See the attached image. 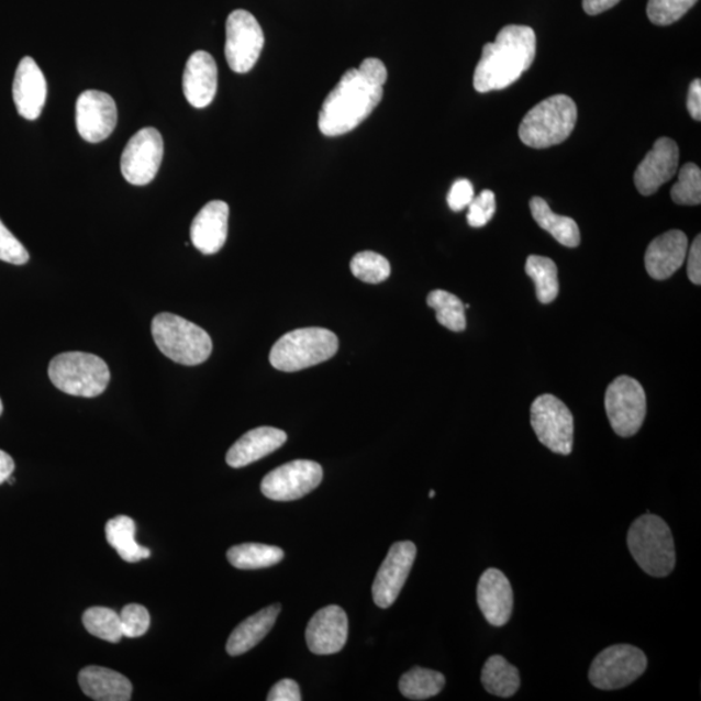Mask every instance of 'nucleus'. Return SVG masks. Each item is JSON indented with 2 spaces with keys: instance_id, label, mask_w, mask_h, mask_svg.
<instances>
[{
  "instance_id": "nucleus-1",
  "label": "nucleus",
  "mask_w": 701,
  "mask_h": 701,
  "mask_svg": "<svg viewBox=\"0 0 701 701\" xmlns=\"http://www.w3.org/2000/svg\"><path fill=\"white\" fill-rule=\"evenodd\" d=\"M386 80L388 69L376 57H368L359 68L348 69L321 107V133L338 137L353 132L381 103Z\"/></svg>"
},
{
  "instance_id": "nucleus-2",
  "label": "nucleus",
  "mask_w": 701,
  "mask_h": 701,
  "mask_svg": "<svg viewBox=\"0 0 701 701\" xmlns=\"http://www.w3.org/2000/svg\"><path fill=\"white\" fill-rule=\"evenodd\" d=\"M535 55L536 35L531 26H504L496 42L483 46L475 71V89L482 94L507 89L532 67Z\"/></svg>"
},
{
  "instance_id": "nucleus-3",
  "label": "nucleus",
  "mask_w": 701,
  "mask_h": 701,
  "mask_svg": "<svg viewBox=\"0 0 701 701\" xmlns=\"http://www.w3.org/2000/svg\"><path fill=\"white\" fill-rule=\"evenodd\" d=\"M627 546L636 564L649 576L667 577L676 567L674 534L667 522L655 514H643L633 522Z\"/></svg>"
},
{
  "instance_id": "nucleus-4",
  "label": "nucleus",
  "mask_w": 701,
  "mask_h": 701,
  "mask_svg": "<svg viewBox=\"0 0 701 701\" xmlns=\"http://www.w3.org/2000/svg\"><path fill=\"white\" fill-rule=\"evenodd\" d=\"M577 119L574 99L561 94L549 97L526 113L519 127V137L532 148L560 145L574 133Z\"/></svg>"
},
{
  "instance_id": "nucleus-5",
  "label": "nucleus",
  "mask_w": 701,
  "mask_h": 701,
  "mask_svg": "<svg viewBox=\"0 0 701 701\" xmlns=\"http://www.w3.org/2000/svg\"><path fill=\"white\" fill-rule=\"evenodd\" d=\"M153 337L157 348L177 364L194 365L209 360L212 340L204 329L174 313H159L153 320Z\"/></svg>"
},
{
  "instance_id": "nucleus-6",
  "label": "nucleus",
  "mask_w": 701,
  "mask_h": 701,
  "mask_svg": "<svg viewBox=\"0 0 701 701\" xmlns=\"http://www.w3.org/2000/svg\"><path fill=\"white\" fill-rule=\"evenodd\" d=\"M338 348L337 335L327 329H297L276 342L269 361L277 370L292 374L332 359Z\"/></svg>"
},
{
  "instance_id": "nucleus-7",
  "label": "nucleus",
  "mask_w": 701,
  "mask_h": 701,
  "mask_svg": "<svg viewBox=\"0 0 701 701\" xmlns=\"http://www.w3.org/2000/svg\"><path fill=\"white\" fill-rule=\"evenodd\" d=\"M48 377L56 389L68 396L96 398L110 383L109 365L99 356L86 353H64L48 365Z\"/></svg>"
},
{
  "instance_id": "nucleus-8",
  "label": "nucleus",
  "mask_w": 701,
  "mask_h": 701,
  "mask_svg": "<svg viewBox=\"0 0 701 701\" xmlns=\"http://www.w3.org/2000/svg\"><path fill=\"white\" fill-rule=\"evenodd\" d=\"M643 650L631 645L608 647L592 661L589 678L599 690H620L632 685L647 669Z\"/></svg>"
},
{
  "instance_id": "nucleus-9",
  "label": "nucleus",
  "mask_w": 701,
  "mask_h": 701,
  "mask_svg": "<svg viewBox=\"0 0 701 701\" xmlns=\"http://www.w3.org/2000/svg\"><path fill=\"white\" fill-rule=\"evenodd\" d=\"M536 438L555 454L567 456L574 450L575 419L559 398L545 393L534 400L531 410Z\"/></svg>"
},
{
  "instance_id": "nucleus-10",
  "label": "nucleus",
  "mask_w": 701,
  "mask_h": 701,
  "mask_svg": "<svg viewBox=\"0 0 701 701\" xmlns=\"http://www.w3.org/2000/svg\"><path fill=\"white\" fill-rule=\"evenodd\" d=\"M605 411L614 433L624 438L635 435L646 419L645 389L632 377L614 379L605 392Z\"/></svg>"
},
{
  "instance_id": "nucleus-11",
  "label": "nucleus",
  "mask_w": 701,
  "mask_h": 701,
  "mask_svg": "<svg viewBox=\"0 0 701 701\" xmlns=\"http://www.w3.org/2000/svg\"><path fill=\"white\" fill-rule=\"evenodd\" d=\"M263 29L254 14L237 10L229 14L226 21L225 56L229 67L235 74H247L259 60L263 52Z\"/></svg>"
},
{
  "instance_id": "nucleus-12",
  "label": "nucleus",
  "mask_w": 701,
  "mask_h": 701,
  "mask_svg": "<svg viewBox=\"0 0 701 701\" xmlns=\"http://www.w3.org/2000/svg\"><path fill=\"white\" fill-rule=\"evenodd\" d=\"M321 465L311 460H296L271 470L262 482L264 497L276 502H292L309 496L323 482Z\"/></svg>"
},
{
  "instance_id": "nucleus-13",
  "label": "nucleus",
  "mask_w": 701,
  "mask_h": 701,
  "mask_svg": "<svg viewBox=\"0 0 701 701\" xmlns=\"http://www.w3.org/2000/svg\"><path fill=\"white\" fill-rule=\"evenodd\" d=\"M164 155V143L155 127L135 133L121 156V171L129 183L145 186L154 181Z\"/></svg>"
},
{
  "instance_id": "nucleus-14",
  "label": "nucleus",
  "mask_w": 701,
  "mask_h": 701,
  "mask_svg": "<svg viewBox=\"0 0 701 701\" xmlns=\"http://www.w3.org/2000/svg\"><path fill=\"white\" fill-rule=\"evenodd\" d=\"M416 555L418 548L410 541L398 542L391 546L371 588L375 603L379 608H389L396 603L411 574Z\"/></svg>"
},
{
  "instance_id": "nucleus-15",
  "label": "nucleus",
  "mask_w": 701,
  "mask_h": 701,
  "mask_svg": "<svg viewBox=\"0 0 701 701\" xmlns=\"http://www.w3.org/2000/svg\"><path fill=\"white\" fill-rule=\"evenodd\" d=\"M118 124V107L107 92L88 90L76 103V125L85 141L102 142L109 138Z\"/></svg>"
},
{
  "instance_id": "nucleus-16",
  "label": "nucleus",
  "mask_w": 701,
  "mask_h": 701,
  "mask_svg": "<svg viewBox=\"0 0 701 701\" xmlns=\"http://www.w3.org/2000/svg\"><path fill=\"white\" fill-rule=\"evenodd\" d=\"M679 152L674 140L663 137L655 142L653 149L635 170L634 182L642 196L655 194L664 183L677 174Z\"/></svg>"
},
{
  "instance_id": "nucleus-17",
  "label": "nucleus",
  "mask_w": 701,
  "mask_h": 701,
  "mask_svg": "<svg viewBox=\"0 0 701 701\" xmlns=\"http://www.w3.org/2000/svg\"><path fill=\"white\" fill-rule=\"evenodd\" d=\"M347 638V614L338 605H329L314 613L305 631L307 646L316 655L340 653Z\"/></svg>"
},
{
  "instance_id": "nucleus-18",
  "label": "nucleus",
  "mask_w": 701,
  "mask_h": 701,
  "mask_svg": "<svg viewBox=\"0 0 701 701\" xmlns=\"http://www.w3.org/2000/svg\"><path fill=\"white\" fill-rule=\"evenodd\" d=\"M477 602L490 625L504 626L511 620L513 590L503 571L496 568L483 571L477 586Z\"/></svg>"
},
{
  "instance_id": "nucleus-19",
  "label": "nucleus",
  "mask_w": 701,
  "mask_h": 701,
  "mask_svg": "<svg viewBox=\"0 0 701 701\" xmlns=\"http://www.w3.org/2000/svg\"><path fill=\"white\" fill-rule=\"evenodd\" d=\"M12 91L20 116L37 120L46 104L47 82L38 64L31 56L21 59L14 75Z\"/></svg>"
},
{
  "instance_id": "nucleus-20",
  "label": "nucleus",
  "mask_w": 701,
  "mask_h": 701,
  "mask_svg": "<svg viewBox=\"0 0 701 701\" xmlns=\"http://www.w3.org/2000/svg\"><path fill=\"white\" fill-rule=\"evenodd\" d=\"M689 240L681 231H670L649 243L645 263L648 275L657 281L668 280L683 266Z\"/></svg>"
},
{
  "instance_id": "nucleus-21",
  "label": "nucleus",
  "mask_w": 701,
  "mask_h": 701,
  "mask_svg": "<svg viewBox=\"0 0 701 701\" xmlns=\"http://www.w3.org/2000/svg\"><path fill=\"white\" fill-rule=\"evenodd\" d=\"M229 205L223 200L207 203L192 221V245L204 255H214L224 247L227 238Z\"/></svg>"
},
{
  "instance_id": "nucleus-22",
  "label": "nucleus",
  "mask_w": 701,
  "mask_h": 701,
  "mask_svg": "<svg viewBox=\"0 0 701 701\" xmlns=\"http://www.w3.org/2000/svg\"><path fill=\"white\" fill-rule=\"evenodd\" d=\"M183 94L196 109H205L218 91V66L211 54L197 52L189 57L183 71Z\"/></svg>"
},
{
  "instance_id": "nucleus-23",
  "label": "nucleus",
  "mask_w": 701,
  "mask_h": 701,
  "mask_svg": "<svg viewBox=\"0 0 701 701\" xmlns=\"http://www.w3.org/2000/svg\"><path fill=\"white\" fill-rule=\"evenodd\" d=\"M288 434L280 429L262 426L249 431L234 443L226 454V463L229 467L238 469L245 468L247 465L263 459L275 450L281 448Z\"/></svg>"
},
{
  "instance_id": "nucleus-24",
  "label": "nucleus",
  "mask_w": 701,
  "mask_h": 701,
  "mask_svg": "<svg viewBox=\"0 0 701 701\" xmlns=\"http://www.w3.org/2000/svg\"><path fill=\"white\" fill-rule=\"evenodd\" d=\"M78 683L86 697L97 701H127L133 686L129 679L112 669L86 667L78 675Z\"/></svg>"
},
{
  "instance_id": "nucleus-25",
  "label": "nucleus",
  "mask_w": 701,
  "mask_h": 701,
  "mask_svg": "<svg viewBox=\"0 0 701 701\" xmlns=\"http://www.w3.org/2000/svg\"><path fill=\"white\" fill-rule=\"evenodd\" d=\"M280 612L281 605L274 604L243 621L229 636L226 653L231 656H241L259 645L276 624Z\"/></svg>"
},
{
  "instance_id": "nucleus-26",
  "label": "nucleus",
  "mask_w": 701,
  "mask_h": 701,
  "mask_svg": "<svg viewBox=\"0 0 701 701\" xmlns=\"http://www.w3.org/2000/svg\"><path fill=\"white\" fill-rule=\"evenodd\" d=\"M531 211L536 224L553 235L560 245L575 248L581 243V233L576 221L553 212L545 199L534 197L531 200Z\"/></svg>"
},
{
  "instance_id": "nucleus-27",
  "label": "nucleus",
  "mask_w": 701,
  "mask_h": 701,
  "mask_svg": "<svg viewBox=\"0 0 701 701\" xmlns=\"http://www.w3.org/2000/svg\"><path fill=\"white\" fill-rule=\"evenodd\" d=\"M105 536L109 545L126 563H138L152 556V550L135 541V524L131 518L118 516L107 522Z\"/></svg>"
},
{
  "instance_id": "nucleus-28",
  "label": "nucleus",
  "mask_w": 701,
  "mask_h": 701,
  "mask_svg": "<svg viewBox=\"0 0 701 701\" xmlns=\"http://www.w3.org/2000/svg\"><path fill=\"white\" fill-rule=\"evenodd\" d=\"M481 681L486 691L499 698L513 697L521 686L518 668L500 655L491 656L485 663Z\"/></svg>"
},
{
  "instance_id": "nucleus-29",
  "label": "nucleus",
  "mask_w": 701,
  "mask_h": 701,
  "mask_svg": "<svg viewBox=\"0 0 701 701\" xmlns=\"http://www.w3.org/2000/svg\"><path fill=\"white\" fill-rule=\"evenodd\" d=\"M283 556V550L280 547L259 545V543L234 546L226 554L229 563L241 570L274 567L282 561Z\"/></svg>"
},
{
  "instance_id": "nucleus-30",
  "label": "nucleus",
  "mask_w": 701,
  "mask_h": 701,
  "mask_svg": "<svg viewBox=\"0 0 701 701\" xmlns=\"http://www.w3.org/2000/svg\"><path fill=\"white\" fill-rule=\"evenodd\" d=\"M526 275L535 283L536 298L542 304L553 303L559 296V276L557 267L549 257L531 255L526 260Z\"/></svg>"
},
{
  "instance_id": "nucleus-31",
  "label": "nucleus",
  "mask_w": 701,
  "mask_h": 701,
  "mask_svg": "<svg viewBox=\"0 0 701 701\" xmlns=\"http://www.w3.org/2000/svg\"><path fill=\"white\" fill-rule=\"evenodd\" d=\"M446 678L439 671L413 668L400 678L399 690L411 700H426L445 689Z\"/></svg>"
},
{
  "instance_id": "nucleus-32",
  "label": "nucleus",
  "mask_w": 701,
  "mask_h": 701,
  "mask_svg": "<svg viewBox=\"0 0 701 701\" xmlns=\"http://www.w3.org/2000/svg\"><path fill=\"white\" fill-rule=\"evenodd\" d=\"M427 305L435 311L436 321L450 332L460 333L467 327L465 304L459 298L445 290H434L426 299Z\"/></svg>"
},
{
  "instance_id": "nucleus-33",
  "label": "nucleus",
  "mask_w": 701,
  "mask_h": 701,
  "mask_svg": "<svg viewBox=\"0 0 701 701\" xmlns=\"http://www.w3.org/2000/svg\"><path fill=\"white\" fill-rule=\"evenodd\" d=\"M82 622L89 634L110 643L123 639L120 614L104 607H92L84 613Z\"/></svg>"
},
{
  "instance_id": "nucleus-34",
  "label": "nucleus",
  "mask_w": 701,
  "mask_h": 701,
  "mask_svg": "<svg viewBox=\"0 0 701 701\" xmlns=\"http://www.w3.org/2000/svg\"><path fill=\"white\" fill-rule=\"evenodd\" d=\"M350 271L365 283H381L390 277L391 267L386 257L374 252L356 254L349 264Z\"/></svg>"
},
{
  "instance_id": "nucleus-35",
  "label": "nucleus",
  "mask_w": 701,
  "mask_h": 701,
  "mask_svg": "<svg viewBox=\"0 0 701 701\" xmlns=\"http://www.w3.org/2000/svg\"><path fill=\"white\" fill-rule=\"evenodd\" d=\"M671 199L681 205L701 203V170L697 164L688 163L679 170L678 182L671 188Z\"/></svg>"
},
{
  "instance_id": "nucleus-36",
  "label": "nucleus",
  "mask_w": 701,
  "mask_h": 701,
  "mask_svg": "<svg viewBox=\"0 0 701 701\" xmlns=\"http://www.w3.org/2000/svg\"><path fill=\"white\" fill-rule=\"evenodd\" d=\"M697 2L698 0H648L647 16L655 25L668 26L682 19Z\"/></svg>"
},
{
  "instance_id": "nucleus-37",
  "label": "nucleus",
  "mask_w": 701,
  "mask_h": 701,
  "mask_svg": "<svg viewBox=\"0 0 701 701\" xmlns=\"http://www.w3.org/2000/svg\"><path fill=\"white\" fill-rule=\"evenodd\" d=\"M121 628L126 638H140L148 631L152 617L145 607L129 604L120 613Z\"/></svg>"
},
{
  "instance_id": "nucleus-38",
  "label": "nucleus",
  "mask_w": 701,
  "mask_h": 701,
  "mask_svg": "<svg viewBox=\"0 0 701 701\" xmlns=\"http://www.w3.org/2000/svg\"><path fill=\"white\" fill-rule=\"evenodd\" d=\"M497 212V198L491 190H483L468 205L467 220L471 227L488 225Z\"/></svg>"
},
{
  "instance_id": "nucleus-39",
  "label": "nucleus",
  "mask_w": 701,
  "mask_h": 701,
  "mask_svg": "<svg viewBox=\"0 0 701 701\" xmlns=\"http://www.w3.org/2000/svg\"><path fill=\"white\" fill-rule=\"evenodd\" d=\"M0 260L14 266H24L29 262V254L23 243L14 237L2 220H0Z\"/></svg>"
},
{
  "instance_id": "nucleus-40",
  "label": "nucleus",
  "mask_w": 701,
  "mask_h": 701,
  "mask_svg": "<svg viewBox=\"0 0 701 701\" xmlns=\"http://www.w3.org/2000/svg\"><path fill=\"white\" fill-rule=\"evenodd\" d=\"M475 188L470 181L461 180L455 181L453 188H450L447 196V203L450 210L455 212H460L471 203V200L475 199Z\"/></svg>"
},
{
  "instance_id": "nucleus-41",
  "label": "nucleus",
  "mask_w": 701,
  "mask_h": 701,
  "mask_svg": "<svg viewBox=\"0 0 701 701\" xmlns=\"http://www.w3.org/2000/svg\"><path fill=\"white\" fill-rule=\"evenodd\" d=\"M268 701H300L302 700V693H300L299 685L292 679H282V681L276 683L274 689L268 693Z\"/></svg>"
},
{
  "instance_id": "nucleus-42",
  "label": "nucleus",
  "mask_w": 701,
  "mask_h": 701,
  "mask_svg": "<svg viewBox=\"0 0 701 701\" xmlns=\"http://www.w3.org/2000/svg\"><path fill=\"white\" fill-rule=\"evenodd\" d=\"M688 275L690 281L696 285L701 283V237L698 235L692 242L689 252Z\"/></svg>"
},
{
  "instance_id": "nucleus-43",
  "label": "nucleus",
  "mask_w": 701,
  "mask_h": 701,
  "mask_svg": "<svg viewBox=\"0 0 701 701\" xmlns=\"http://www.w3.org/2000/svg\"><path fill=\"white\" fill-rule=\"evenodd\" d=\"M688 110L690 116L693 120L700 121L701 119V81L693 80L690 85L688 96Z\"/></svg>"
},
{
  "instance_id": "nucleus-44",
  "label": "nucleus",
  "mask_w": 701,
  "mask_h": 701,
  "mask_svg": "<svg viewBox=\"0 0 701 701\" xmlns=\"http://www.w3.org/2000/svg\"><path fill=\"white\" fill-rule=\"evenodd\" d=\"M621 0H582L583 10L591 16L613 9Z\"/></svg>"
},
{
  "instance_id": "nucleus-45",
  "label": "nucleus",
  "mask_w": 701,
  "mask_h": 701,
  "mask_svg": "<svg viewBox=\"0 0 701 701\" xmlns=\"http://www.w3.org/2000/svg\"><path fill=\"white\" fill-rule=\"evenodd\" d=\"M14 470V461L12 457L0 449V485L7 482Z\"/></svg>"
},
{
  "instance_id": "nucleus-46",
  "label": "nucleus",
  "mask_w": 701,
  "mask_h": 701,
  "mask_svg": "<svg viewBox=\"0 0 701 701\" xmlns=\"http://www.w3.org/2000/svg\"><path fill=\"white\" fill-rule=\"evenodd\" d=\"M3 413V403H2V399H0V416H2Z\"/></svg>"
},
{
  "instance_id": "nucleus-47",
  "label": "nucleus",
  "mask_w": 701,
  "mask_h": 701,
  "mask_svg": "<svg viewBox=\"0 0 701 701\" xmlns=\"http://www.w3.org/2000/svg\"><path fill=\"white\" fill-rule=\"evenodd\" d=\"M429 497L434 498L435 497V491L432 490L431 493H429Z\"/></svg>"
}]
</instances>
